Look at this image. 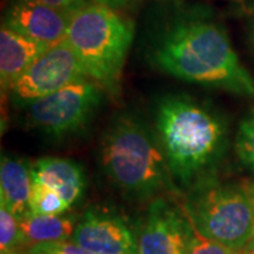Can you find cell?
I'll use <instances>...</instances> for the list:
<instances>
[{
  "label": "cell",
  "mask_w": 254,
  "mask_h": 254,
  "mask_svg": "<svg viewBox=\"0 0 254 254\" xmlns=\"http://www.w3.org/2000/svg\"><path fill=\"white\" fill-rule=\"evenodd\" d=\"M252 43H253V46H254V26L253 28H252Z\"/></svg>",
  "instance_id": "d4e9b609"
},
{
  "label": "cell",
  "mask_w": 254,
  "mask_h": 254,
  "mask_svg": "<svg viewBox=\"0 0 254 254\" xmlns=\"http://www.w3.org/2000/svg\"><path fill=\"white\" fill-rule=\"evenodd\" d=\"M31 170L18 158L1 157L0 163V203L17 219L30 213L33 190Z\"/></svg>",
  "instance_id": "4fadbf2b"
},
{
  "label": "cell",
  "mask_w": 254,
  "mask_h": 254,
  "mask_svg": "<svg viewBox=\"0 0 254 254\" xmlns=\"http://www.w3.org/2000/svg\"><path fill=\"white\" fill-rule=\"evenodd\" d=\"M40 1L58 7V9L65 10L68 13H73V11H76L78 9H81V7L91 3V0H40Z\"/></svg>",
  "instance_id": "ffe728a7"
},
{
  "label": "cell",
  "mask_w": 254,
  "mask_h": 254,
  "mask_svg": "<svg viewBox=\"0 0 254 254\" xmlns=\"http://www.w3.org/2000/svg\"><path fill=\"white\" fill-rule=\"evenodd\" d=\"M134 27L116 9L96 1L73 11L65 41L76 54L88 79L116 89L133 43Z\"/></svg>",
  "instance_id": "277c9868"
},
{
  "label": "cell",
  "mask_w": 254,
  "mask_h": 254,
  "mask_svg": "<svg viewBox=\"0 0 254 254\" xmlns=\"http://www.w3.org/2000/svg\"><path fill=\"white\" fill-rule=\"evenodd\" d=\"M190 227L184 210L168 200L154 199L137 235V254H184Z\"/></svg>",
  "instance_id": "ba28073f"
},
{
  "label": "cell",
  "mask_w": 254,
  "mask_h": 254,
  "mask_svg": "<svg viewBox=\"0 0 254 254\" xmlns=\"http://www.w3.org/2000/svg\"><path fill=\"white\" fill-rule=\"evenodd\" d=\"M235 150L242 165L254 174V110L249 112L239 123Z\"/></svg>",
  "instance_id": "2e32d148"
},
{
  "label": "cell",
  "mask_w": 254,
  "mask_h": 254,
  "mask_svg": "<svg viewBox=\"0 0 254 254\" xmlns=\"http://www.w3.org/2000/svg\"><path fill=\"white\" fill-rule=\"evenodd\" d=\"M100 163L109 181L131 199H150L177 187L157 134L133 116H119L110 125Z\"/></svg>",
  "instance_id": "3957f363"
},
{
  "label": "cell",
  "mask_w": 254,
  "mask_h": 254,
  "mask_svg": "<svg viewBox=\"0 0 254 254\" xmlns=\"http://www.w3.org/2000/svg\"><path fill=\"white\" fill-rule=\"evenodd\" d=\"M72 240L93 254H137V237L113 210L91 208L76 223Z\"/></svg>",
  "instance_id": "9c48e42d"
},
{
  "label": "cell",
  "mask_w": 254,
  "mask_h": 254,
  "mask_svg": "<svg viewBox=\"0 0 254 254\" xmlns=\"http://www.w3.org/2000/svg\"><path fill=\"white\" fill-rule=\"evenodd\" d=\"M24 237L18 219L6 208L0 206V252L1 254H17L24 245Z\"/></svg>",
  "instance_id": "e0dca14e"
},
{
  "label": "cell",
  "mask_w": 254,
  "mask_h": 254,
  "mask_svg": "<svg viewBox=\"0 0 254 254\" xmlns=\"http://www.w3.org/2000/svg\"><path fill=\"white\" fill-rule=\"evenodd\" d=\"M71 14L40 0H11L3 23L31 40L51 47L65 38Z\"/></svg>",
  "instance_id": "30bf717a"
},
{
  "label": "cell",
  "mask_w": 254,
  "mask_h": 254,
  "mask_svg": "<svg viewBox=\"0 0 254 254\" xmlns=\"http://www.w3.org/2000/svg\"><path fill=\"white\" fill-rule=\"evenodd\" d=\"M249 185V190H250V195H252V199H253V206H254V182H250V184H247ZM254 240V237H253ZM252 240V242H253Z\"/></svg>",
  "instance_id": "7402d4cb"
},
{
  "label": "cell",
  "mask_w": 254,
  "mask_h": 254,
  "mask_svg": "<svg viewBox=\"0 0 254 254\" xmlns=\"http://www.w3.org/2000/svg\"><path fill=\"white\" fill-rule=\"evenodd\" d=\"M24 242L31 246L63 242L73 236L76 223L63 215H33L18 219Z\"/></svg>",
  "instance_id": "5bb4252c"
},
{
  "label": "cell",
  "mask_w": 254,
  "mask_h": 254,
  "mask_svg": "<svg viewBox=\"0 0 254 254\" xmlns=\"http://www.w3.org/2000/svg\"><path fill=\"white\" fill-rule=\"evenodd\" d=\"M34 184L55 190L69 208L81 199L85 190V174L81 165L66 158L44 157L30 167Z\"/></svg>",
  "instance_id": "7c38bea8"
},
{
  "label": "cell",
  "mask_w": 254,
  "mask_h": 254,
  "mask_svg": "<svg viewBox=\"0 0 254 254\" xmlns=\"http://www.w3.org/2000/svg\"><path fill=\"white\" fill-rule=\"evenodd\" d=\"M184 212L203 236L243 252L254 237V206L249 185L212 180L192 188Z\"/></svg>",
  "instance_id": "5b68a950"
},
{
  "label": "cell",
  "mask_w": 254,
  "mask_h": 254,
  "mask_svg": "<svg viewBox=\"0 0 254 254\" xmlns=\"http://www.w3.org/2000/svg\"><path fill=\"white\" fill-rule=\"evenodd\" d=\"M69 205L53 188L41 184H33L30 196V213L33 215H63Z\"/></svg>",
  "instance_id": "9a60e30c"
},
{
  "label": "cell",
  "mask_w": 254,
  "mask_h": 254,
  "mask_svg": "<svg viewBox=\"0 0 254 254\" xmlns=\"http://www.w3.org/2000/svg\"><path fill=\"white\" fill-rule=\"evenodd\" d=\"M102 102V88L81 79L27 105V123L41 134L64 138L88 125Z\"/></svg>",
  "instance_id": "8992f818"
},
{
  "label": "cell",
  "mask_w": 254,
  "mask_h": 254,
  "mask_svg": "<svg viewBox=\"0 0 254 254\" xmlns=\"http://www.w3.org/2000/svg\"><path fill=\"white\" fill-rule=\"evenodd\" d=\"M155 134L175 185L184 190L209 181L226 153V122L187 95L168 96L158 103Z\"/></svg>",
  "instance_id": "7a4b0ae2"
},
{
  "label": "cell",
  "mask_w": 254,
  "mask_h": 254,
  "mask_svg": "<svg viewBox=\"0 0 254 254\" xmlns=\"http://www.w3.org/2000/svg\"><path fill=\"white\" fill-rule=\"evenodd\" d=\"M28 254H93L83 247L76 245L75 242H51V243H40L30 247Z\"/></svg>",
  "instance_id": "d6986e66"
},
{
  "label": "cell",
  "mask_w": 254,
  "mask_h": 254,
  "mask_svg": "<svg viewBox=\"0 0 254 254\" xmlns=\"http://www.w3.org/2000/svg\"><path fill=\"white\" fill-rule=\"evenodd\" d=\"M192 223V222H190ZM184 254H239L235 250L229 249L227 246L215 242L209 237L203 236L198 232L195 226L190 227V237L185 246Z\"/></svg>",
  "instance_id": "ac0fdd59"
},
{
  "label": "cell",
  "mask_w": 254,
  "mask_h": 254,
  "mask_svg": "<svg viewBox=\"0 0 254 254\" xmlns=\"http://www.w3.org/2000/svg\"><path fill=\"white\" fill-rule=\"evenodd\" d=\"M81 79H86L85 71L72 48L63 40L48 47L13 82L9 91L16 102L28 105Z\"/></svg>",
  "instance_id": "52a82bcc"
},
{
  "label": "cell",
  "mask_w": 254,
  "mask_h": 254,
  "mask_svg": "<svg viewBox=\"0 0 254 254\" xmlns=\"http://www.w3.org/2000/svg\"><path fill=\"white\" fill-rule=\"evenodd\" d=\"M48 46L1 24L0 30V82L3 89H10L13 82L46 51Z\"/></svg>",
  "instance_id": "8fae6325"
},
{
  "label": "cell",
  "mask_w": 254,
  "mask_h": 254,
  "mask_svg": "<svg viewBox=\"0 0 254 254\" xmlns=\"http://www.w3.org/2000/svg\"><path fill=\"white\" fill-rule=\"evenodd\" d=\"M246 249H250V250H254V240H253V242H252V243H250V245L247 246Z\"/></svg>",
  "instance_id": "cb8c5ba5"
},
{
  "label": "cell",
  "mask_w": 254,
  "mask_h": 254,
  "mask_svg": "<svg viewBox=\"0 0 254 254\" xmlns=\"http://www.w3.org/2000/svg\"><path fill=\"white\" fill-rule=\"evenodd\" d=\"M239 254H254V250H250V249H245L243 252H239Z\"/></svg>",
  "instance_id": "603a6c76"
},
{
  "label": "cell",
  "mask_w": 254,
  "mask_h": 254,
  "mask_svg": "<svg viewBox=\"0 0 254 254\" xmlns=\"http://www.w3.org/2000/svg\"><path fill=\"white\" fill-rule=\"evenodd\" d=\"M151 63L182 81L254 98V76L226 31L213 21L192 18L173 24L154 43Z\"/></svg>",
  "instance_id": "6da1fadb"
},
{
  "label": "cell",
  "mask_w": 254,
  "mask_h": 254,
  "mask_svg": "<svg viewBox=\"0 0 254 254\" xmlns=\"http://www.w3.org/2000/svg\"><path fill=\"white\" fill-rule=\"evenodd\" d=\"M99 4H103V6H108V7H112V9H123V7H127L130 6L134 0H93Z\"/></svg>",
  "instance_id": "44dd1931"
}]
</instances>
